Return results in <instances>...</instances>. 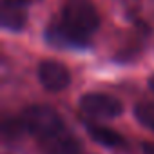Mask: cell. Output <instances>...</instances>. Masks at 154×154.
Returning <instances> with one entry per match:
<instances>
[{
	"label": "cell",
	"instance_id": "1",
	"mask_svg": "<svg viewBox=\"0 0 154 154\" xmlns=\"http://www.w3.org/2000/svg\"><path fill=\"white\" fill-rule=\"evenodd\" d=\"M100 13L91 0H67L60 18L49 24L45 38L56 47L84 49L100 29Z\"/></svg>",
	"mask_w": 154,
	"mask_h": 154
},
{
	"label": "cell",
	"instance_id": "2",
	"mask_svg": "<svg viewBox=\"0 0 154 154\" xmlns=\"http://www.w3.org/2000/svg\"><path fill=\"white\" fill-rule=\"evenodd\" d=\"M26 131L36 138L45 154H78L80 141L63 123L62 116L47 105H31L20 116Z\"/></svg>",
	"mask_w": 154,
	"mask_h": 154
},
{
	"label": "cell",
	"instance_id": "3",
	"mask_svg": "<svg viewBox=\"0 0 154 154\" xmlns=\"http://www.w3.org/2000/svg\"><path fill=\"white\" fill-rule=\"evenodd\" d=\"M80 109L94 120L118 118L123 112V105L118 98L105 93H87L80 98Z\"/></svg>",
	"mask_w": 154,
	"mask_h": 154
},
{
	"label": "cell",
	"instance_id": "9",
	"mask_svg": "<svg viewBox=\"0 0 154 154\" xmlns=\"http://www.w3.org/2000/svg\"><path fill=\"white\" fill-rule=\"evenodd\" d=\"M143 152L145 154H154V143H145L143 145Z\"/></svg>",
	"mask_w": 154,
	"mask_h": 154
},
{
	"label": "cell",
	"instance_id": "5",
	"mask_svg": "<svg viewBox=\"0 0 154 154\" xmlns=\"http://www.w3.org/2000/svg\"><path fill=\"white\" fill-rule=\"evenodd\" d=\"M0 24L8 31H22L27 24V9L9 2H2Z\"/></svg>",
	"mask_w": 154,
	"mask_h": 154
},
{
	"label": "cell",
	"instance_id": "4",
	"mask_svg": "<svg viewBox=\"0 0 154 154\" xmlns=\"http://www.w3.org/2000/svg\"><path fill=\"white\" fill-rule=\"evenodd\" d=\"M38 80L44 85V89L58 93L71 84V72L63 63L56 60H44L38 65Z\"/></svg>",
	"mask_w": 154,
	"mask_h": 154
},
{
	"label": "cell",
	"instance_id": "7",
	"mask_svg": "<svg viewBox=\"0 0 154 154\" xmlns=\"http://www.w3.org/2000/svg\"><path fill=\"white\" fill-rule=\"evenodd\" d=\"M134 116L143 125L154 131V102H140L134 105Z\"/></svg>",
	"mask_w": 154,
	"mask_h": 154
},
{
	"label": "cell",
	"instance_id": "8",
	"mask_svg": "<svg viewBox=\"0 0 154 154\" xmlns=\"http://www.w3.org/2000/svg\"><path fill=\"white\" fill-rule=\"evenodd\" d=\"M4 2H9V4H15V6H20V8H29L31 4L38 2V0H4Z\"/></svg>",
	"mask_w": 154,
	"mask_h": 154
},
{
	"label": "cell",
	"instance_id": "10",
	"mask_svg": "<svg viewBox=\"0 0 154 154\" xmlns=\"http://www.w3.org/2000/svg\"><path fill=\"white\" fill-rule=\"evenodd\" d=\"M149 87H150V89H152V93H154V74L149 78Z\"/></svg>",
	"mask_w": 154,
	"mask_h": 154
},
{
	"label": "cell",
	"instance_id": "6",
	"mask_svg": "<svg viewBox=\"0 0 154 154\" xmlns=\"http://www.w3.org/2000/svg\"><path fill=\"white\" fill-rule=\"evenodd\" d=\"M87 131L91 134V138L105 147H111V149H122L125 145V140L112 129L109 127H102V125H96V123H89L87 125Z\"/></svg>",
	"mask_w": 154,
	"mask_h": 154
}]
</instances>
